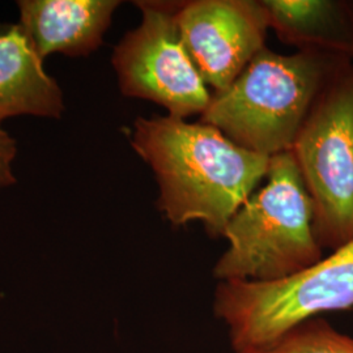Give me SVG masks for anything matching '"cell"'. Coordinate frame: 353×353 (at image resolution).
Returning a JSON list of instances; mask_svg holds the SVG:
<instances>
[{
  "mask_svg": "<svg viewBox=\"0 0 353 353\" xmlns=\"http://www.w3.org/2000/svg\"><path fill=\"white\" fill-rule=\"evenodd\" d=\"M63 93L20 26L0 24V122L14 115L61 118Z\"/></svg>",
  "mask_w": 353,
  "mask_h": 353,
  "instance_id": "cell-9",
  "label": "cell"
},
{
  "mask_svg": "<svg viewBox=\"0 0 353 353\" xmlns=\"http://www.w3.org/2000/svg\"><path fill=\"white\" fill-rule=\"evenodd\" d=\"M339 310H353V240L290 278L221 281L214 290V316L236 353L265 348L303 321Z\"/></svg>",
  "mask_w": 353,
  "mask_h": 353,
  "instance_id": "cell-4",
  "label": "cell"
},
{
  "mask_svg": "<svg viewBox=\"0 0 353 353\" xmlns=\"http://www.w3.org/2000/svg\"><path fill=\"white\" fill-rule=\"evenodd\" d=\"M16 156V141L0 127V189L14 183L12 161Z\"/></svg>",
  "mask_w": 353,
  "mask_h": 353,
  "instance_id": "cell-12",
  "label": "cell"
},
{
  "mask_svg": "<svg viewBox=\"0 0 353 353\" xmlns=\"http://www.w3.org/2000/svg\"><path fill=\"white\" fill-rule=\"evenodd\" d=\"M290 153L313 205L321 249L353 240V62L318 97Z\"/></svg>",
  "mask_w": 353,
  "mask_h": 353,
  "instance_id": "cell-5",
  "label": "cell"
},
{
  "mask_svg": "<svg viewBox=\"0 0 353 353\" xmlns=\"http://www.w3.org/2000/svg\"><path fill=\"white\" fill-rule=\"evenodd\" d=\"M117 0H23L20 26L45 59L52 52L87 57L102 45Z\"/></svg>",
  "mask_w": 353,
  "mask_h": 353,
  "instance_id": "cell-8",
  "label": "cell"
},
{
  "mask_svg": "<svg viewBox=\"0 0 353 353\" xmlns=\"http://www.w3.org/2000/svg\"><path fill=\"white\" fill-rule=\"evenodd\" d=\"M249 353H353V338L316 316L296 325L265 348Z\"/></svg>",
  "mask_w": 353,
  "mask_h": 353,
  "instance_id": "cell-11",
  "label": "cell"
},
{
  "mask_svg": "<svg viewBox=\"0 0 353 353\" xmlns=\"http://www.w3.org/2000/svg\"><path fill=\"white\" fill-rule=\"evenodd\" d=\"M268 26L283 43L297 51H326L353 59L350 1L261 0Z\"/></svg>",
  "mask_w": 353,
  "mask_h": 353,
  "instance_id": "cell-10",
  "label": "cell"
},
{
  "mask_svg": "<svg viewBox=\"0 0 353 353\" xmlns=\"http://www.w3.org/2000/svg\"><path fill=\"white\" fill-rule=\"evenodd\" d=\"M141 23L114 48V71L127 97L154 102L170 117L202 115L211 92L190 59L176 14L179 1H135Z\"/></svg>",
  "mask_w": 353,
  "mask_h": 353,
  "instance_id": "cell-6",
  "label": "cell"
},
{
  "mask_svg": "<svg viewBox=\"0 0 353 353\" xmlns=\"http://www.w3.org/2000/svg\"><path fill=\"white\" fill-rule=\"evenodd\" d=\"M352 58L326 51H259L224 90L212 92L201 122L248 151L290 152L318 97Z\"/></svg>",
  "mask_w": 353,
  "mask_h": 353,
  "instance_id": "cell-2",
  "label": "cell"
},
{
  "mask_svg": "<svg viewBox=\"0 0 353 353\" xmlns=\"http://www.w3.org/2000/svg\"><path fill=\"white\" fill-rule=\"evenodd\" d=\"M181 39L204 84L227 89L265 48L268 17L261 0L179 1Z\"/></svg>",
  "mask_w": 353,
  "mask_h": 353,
  "instance_id": "cell-7",
  "label": "cell"
},
{
  "mask_svg": "<svg viewBox=\"0 0 353 353\" xmlns=\"http://www.w3.org/2000/svg\"><path fill=\"white\" fill-rule=\"evenodd\" d=\"M267 178L228 223V249L214 267L219 283L278 281L323 258L312 199L290 152L271 157Z\"/></svg>",
  "mask_w": 353,
  "mask_h": 353,
  "instance_id": "cell-3",
  "label": "cell"
},
{
  "mask_svg": "<svg viewBox=\"0 0 353 353\" xmlns=\"http://www.w3.org/2000/svg\"><path fill=\"white\" fill-rule=\"evenodd\" d=\"M350 11H351V19H352L353 26V1H350Z\"/></svg>",
  "mask_w": 353,
  "mask_h": 353,
  "instance_id": "cell-13",
  "label": "cell"
},
{
  "mask_svg": "<svg viewBox=\"0 0 353 353\" xmlns=\"http://www.w3.org/2000/svg\"><path fill=\"white\" fill-rule=\"evenodd\" d=\"M131 145L154 173L156 205L165 219L174 227L202 221L211 237H223L268 174L271 160L237 145L216 127L170 115L137 118Z\"/></svg>",
  "mask_w": 353,
  "mask_h": 353,
  "instance_id": "cell-1",
  "label": "cell"
}]
</instances>
